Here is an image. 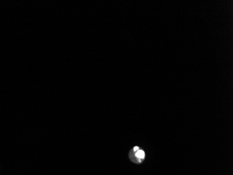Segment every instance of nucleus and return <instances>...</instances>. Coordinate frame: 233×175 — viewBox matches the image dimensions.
<instances>
[{"mask_svg": "<svg viewBox=\"0 0 233 175\" xmlns=\"http://www.w3.org/2000/svg\"><path fill=\"white\" fill-rule=\"evenodd\" d=\"M140 149L138 148V147H137V146H136V147H134V149H133V151H135V152H136L137 151H138V150H139Z\"/></svg>", "mask_w": 233, "mask_h": 175, "instance_id": "2", "label": "nucleus"}, {"mask_svg": "<svg viewBox=\"0 0 233 175\" xmlns=\"http://www.w3.org/2000/svg\"><path fill=\"white\" fill-rule=\"evenodd\" d=\"M136 156L137 158H138L140 159H142V158L145 157V153H144V151H142V150L139 149L138 151H137L136 152Z\"/></svg>", "mask_w": 233, "mask_h": 175, "instance_id": "1", "label": "nucleus"}]
</instances>
